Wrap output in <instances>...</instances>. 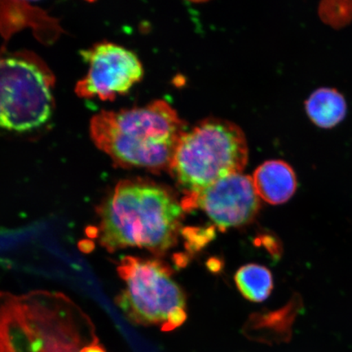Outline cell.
<instances>
[{
	"instance_id": "7c38bea8",
	"label": "cell",
	"mask_w": 352,
	"mask_h": 352,
	"mask_svg": "<svg viewBox=\"0 0 352 352\" xmlns=\"http://www.w3.org/2000/svg\"><path fill=\"white\" fill-rule=\"evenodd\" d=\"M320 19L333 29L346 28L352 21V1H323L318 8Z\"/></svg>"
},
{
	"instance_id": "8fae6325",
	"label": "cell",
	"mask_w": 352,
	"mask_h": 352,
	"mask_svg": "<svg viewBox=\"0 0 352 352\" xmlns=\"http://www.w3.org/2000/svg\"><path fill=\"white\" fill-rule=\"evenodd\" d=\"M235 283L242 296L252 302H263L274 289V279L267 267L250 263L235 275Z\"/></svg>"
},
{
	"instance_id": "30bf717a",
	"label": "cell",
	"mask_w": 352,
	"mask_h": 352,
	"mask_svg": "<svg viewBox=\"0 0 352 352\" xmlns=\"http://www.w3.org/2000/svg\"><path fill=\"white\" fill-rule=\"evenodd\" d=\"M307 116L320 129H334L345 120L347 102L342 92L334 87L315 90L305 101Z\"/></svg>"
},
{
	"instance_id": "ba28073f",
	"label": "cell",
	"mask_w": 352,
	"mask_h": 352,
	"mask_svg": "<svg viewBox=\"0 0 352 352\" xmlns=\"http://www.w3.org/2000/svg\"><path fill=\"white\" fill-rule=\"evenodd\" d=\"M258 197L252 178L237 173L184 197L182 204L184 210H204L220 230H226L252 221L261 208Z\"/></svg>"
},
{
	"instance_id": "3957f363",
	"label": "cell",
	"mask_w": 352,
	"mask_h": 352,
	"mask_svg": "<svg viewBox=\"0 0 352 352\" xmlns=\"http://www.w3.org/2000/svg\"><path fill=\"white\" fill-rule=\"evenodd\" d=\"M186 124L164 100L144 107L101 111L91 118V138L122 168L169 170Z\"/></svg>"
},
{
	"instance_id": "6da1fadb",
	"label": "cell",
	"mask_w": 352,
	"mask_h": 352,
	"mask_svg": "<svg viewBox=\"0 0 352 352\" xmlns=\"http://www.w3.org/2000/svg\"><path fill=\"white\" fill-rule=\"evenodd\" d=\"M0 352H107L94 322L64 294L0 292Z\"/></svg>"
},
{
	"instance_id": "9c48e42d",
	"label": "cell",
	"mask_w": 352,
	"mask_h": 352,
	"mask_svg": "<svg viewBox=\"0 0 352 352\" xmlns=\"http://www.w3.org/2000/svg\"><path fill=\"white\" fill-rule=\"evenodd\" d=\"M258 197L268 204H285L297 189V177L292 166L283 160H271L259 166L253 175Z\"/></svg>"
},
{
	"instance_id": "7a4b0ae2",
	"label": "cell",
	"mask_w": 352,
	"mask_h": 352,
	"mask_svg": "<svg viewBox=\"0 0 352 352\" xmlns=\"http://www.w3.org/2000/svg\"><path fill=\"white\" fill-rule=\"evenodd\" d=\"M184 211L164 187L144 179L122 180L99 206L96 235L109 252L138 248L161 254L175 244Z\"/></svg>"
},
{
	"instance_id": "52a82bcc",
	"label": "cell",
	"mask_w": 352,
	"mask_h": 352,
	"mask_svg": "<svg viewBox=\"0 0 352 352\" xmlns=\"http://www.w3.org/2000/svg\"><path fill=\"white\" fill-rule=\"evenodd\" d=\"M81 55L89 68L76 87L80 98L113 100L125 94L143 77L138 57L118 44L100 43L82 51Z\"/></svg>"
},
{
	"instance_id": "5b68a950",
	"label": "cell",
	"mask_w": 352,
	"mask_h": 352,
	"mask_svg": "<svg viewBox=\"0 0 352 352\" xmlns=\"http://www.w3.org/2000/svg\"><path fill=\"white\" fill-rule=\"evenodd\" d=\"M117 270L124 285L117 303L127 318L158 325L164 331L182 327L187 319L186 298L168 267L153 259L125 256Z\"/></svg>"
},
{
	"instance_id": "8992f818",
	"label": "cell",
	"mask_w": 352,
	"mask_h": 352,
	"mask_svg": "<svg viewBox=\"0 0 352 352\" xmlns=\"http://www.w3.org/2000/svg\"><path fill=\"white\" fill-rule=\"evenodd\" d=\"M55 77L28 52H0V129L32 131L50 120Z\"/></svg>"
},
{
	"instance_id": "277c9868",
	"label": "cell",
	"mask_w": 352,
	"mask_h": 352,
	"mask_svg": "<svg viewBox=\"0 0 352 352\" xmlns=\"http://www.w3.org/2000/svg\"><path fill=\"white\" fill-rule=\"evenodd\" d=\"M248 160V142L240 127L230 121L208 118L184 132L169 170L187 197L241 173Z\"/></svg>"
}]
</instances>
